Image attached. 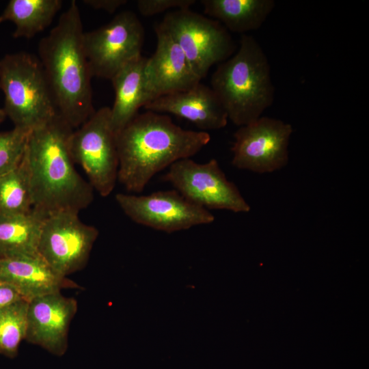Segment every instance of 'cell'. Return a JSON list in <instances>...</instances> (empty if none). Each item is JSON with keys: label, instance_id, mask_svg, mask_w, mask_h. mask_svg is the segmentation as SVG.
Listing matches in <instances>:
<instances>
[{"label": "cell", "instance_id": "obj_1", "mask_svg": "<svg viewBox=\"0 0 369 369\" xmlns=\"http://www.w3.org/2000/svg\"><path fill=\"white\" fill-rule=\"evenodd\" d=\"M73 128L58 113L32 130L23 161L30 184L33 209L43 217L79 212L94 200V189L77 172L69 140Z\"/></svg>", "mask_w": 369, "mask_h": 369}, {"label": "cell", "instance_id": "obj_2", "mask_svg": "<svg viewBox=\"0 0 369 369\" xmlns=\"http://www.w3.org/2000/svg\"><path fill=\"white\" fill-rule=\"evenodd\" d=\"M210 140L208 132L184 129L167 115L138 113L116 135L118 180L128 191L141 193L155 174L195 155Z\"/></svg>", "mask_w": 369, "mask_h": 369}, {"label": "cell", "instance_id": "obj_3", "mask_svg": "<svg viewBox=\"0 0 369 369\" xmlns=\"http://www.w3.org/2000/svg\"><path fill=\"white\" fill-rule=\"evenodd\" d=\"M83 33L80 11L74 0L38 44V57L58 113L73 129L94 112Z\"/></svg>", "mask_w": 369, "mask_h": 369}, {"label": "cell", "instance_id": "obj_4", "mask_svg": "<svg viewBox=\"0 0 369 369\" xmlns=\"http://www.w3.org/2000/svg\"><path fill=\"white\" fill-rule=\"evenodd\" d=\"M210 84L228 120L238 126L260 118L274 100L268 58L251 36L242 35L238 51L218 64Z\"/></svg>", "mask_w": 369, "mask_h": 369}, {"label": "cell", "instance_id": "obj_5", "mask_svg": "<svg viewBox=\"0 0 369 369\" xmlns=\"http://www.w3.org/2000/svg\"><path fill=\"white\" fill-rule=\"evenodd\" d=\"M0 89L3 109L15 128L31 131L59 113L42 64L31 53L8 54L0 60Z\"/></svg>", "mask_w": 369, "mask_h": 369}, {"label": "cell", "instance_id": "obj_6", "mask_svg": "<svg viewBox=\"0 0 369 369\" xmlns=\"http://www.w3.org/2000/svg\"><path fill=\"white\" fill-rule=\"evenodd\" d=\"M111 109L94 111L69 140L71 156L88 177L89 182L101 196L107 197L118 180L119 159L116 135L111 126Z\"/></svg>", "mask_w": 369, "mask_h": 369}, {"label": "cell", "instance_id": "obj_7", "mask_svg": "<svg viewBox=\"0 0 369 369\" xmlns=\"http://www.w3.org/2000/svg\"><path fill=\"white\" fill-rule=\"evenodd\" d=\"M161 23L175 39L201 79L213 65L228 59L234 51L232 37L219 22L189 9L170 12Z\"/></svg>", "mask_w": 369, "mask_h": 369}, {"label": "cell", "instance_id": "obj_8", "mask_svg": "<svg viewBox=\"0 0 369 369\" xmlns=\"http://www.w3.org/2000/svg\"><path fill=\"white\" fill-rule=\"evenodd\" d=\"M144 29L131 11L83 33V47L92 77L111 80L131 61L141 55Z\"/></svg>", "mask_w": 369, "mask_h": 369}, {"label": "cell", "instance_id": "obj_9", "mask_svg": "<svg viewBox=\"0 0 369 369\" xmlns=\"http://www.w3.org/2000/svg\"><path fill=\"white\" fill-rule=\"evenodd\" d=\"M78 213L60 211L42 222L38 256L59 275H68L83 269L98 236V229L84 223Z\"/></svg>", "mask_w": 369, "mask_h": 369}, {"label": "cell", "instance_id": "obj_10", "mask_svg": "<svg viewBox=\"0 0 369 369\" xmlns=\"http://www.w3.org/2000/svg\"><path fill=\"white\" fill-rule=\"evenodd\" d=\"M163 179L186 199L206 209L234 213L250 210L238 189L227 179L215 159L204 163L190 158L180 159L169 167Z\"/></svg>", "mask_w": 369, "mask_h": 369}, {"label": "cell", "instance_id": "obj_11", "mask_svg": "<svg viewBox=\"0 0 369 369\" xmlns=\"http://www.w3.org/2000/svg\"><path fill=\"white\" fill-rule=\"evenodd\" d=\"M115 201L135 223L172 233L211 223L214 215L183 197L176 190L159 191L146 195L118 193Z\"/></svg>", "mask_w": 369, "mask_h": 369}, {"label": "cell", "instance_id": "obj_12", "mask_svg": "<svg viewBox=\"0 0 369 369\" xmlns=\"http://www.w3.org/2000/svg\"><path fill=\"white\" fill-rule=\"evenodd\" d=\"M292 126L280 120L260 117L239 126L231 148L232 164L241 169L262 174L284 167L288 161Z\"/></svg>", "mask_w": 369, "mask_h": 369}, {"label": "cell", "instance_id": "obj_13", "mask_svg": "<svg viewBox=\"0 0 369 369\" xmlns=\"http://www.w3.org/2000/svg\"><path fill=\"white\" fill-rule=\"evenodd\" d=\"M77 311V301L63 296L61 292L31 299L25 340L55 355H63L68 348L69 327Z\"/></svg>", "mask_w": 369, "mask_h": 369}, {"label": "cell", "instance_id": "obj_14", "mask_svg": "<svg viewBox=\"0 0 369 369\" xmlns=\"http://www.w3.org/2000/svg\"><path fill=\"white\" fill-rule=\"evenodd\" d=\"M156 47L147 57L145 66L146 85L154 99L184 91L201 82L183 51L161 23L156 25ZM151 100V101H152Z\"/></svg>", "mask_w": 369, "mask_h": 369}, {"label": "cell", "instance_id": "obj_15", "mask_svg": "<svg viewBox=\"0 0 369 369\" xmlns=\"http://www.w3.org/2000/svg\"><path fill=\"white\" fill-rule=\"evenodd\" d=\"M144 108L185 119L204 132L225 127L228 120L215 92L201 82L190 89L159 96Z\"/></svg>", "mask_w": 369, "mask_h": 369}, {"label": "cell", "instance_id": "obj_16", "mask_svg": "<svg viewBox=\"0 0 369 369\" xmlns=\"http://www.w3.org/2000/svg\"><path fill=\"white\" fill-rule=\"evenodd\" d=\"M0 282L27 301L65 288H80L76 282L55 272L39 256L0 258Z\"/></svg>", "mask_w": 369, "mask_h": 369}, {"label": "cell", "instance_id": "obj_17", "mask_svg": "<svg viewBox=\"0 0 369 369\" xmlns=\"http://www.w3.org/2000/svg\"><path fill=\"white\" fill-rule=\"evenodd\" d=\"M147 57L142 55L131 61L111 79L115 100L111 109V126L117 135L152 99L148 92L145 66Z\"/></svg>", "mask_w": 369, "mask_h": 369}, {"label": "cell", "instance_id": "obj_18", "mask_svg": "<svg viewBox=\"0 0 369 369\" xmlns=\"http://www.w3.org/2000/svg\"><path fill=\"white\" fill-rule=\"evenodd\" d=\"M204 13L227 30L242 33L258 29L274 9L273 0H202Z\"/></svg>", "mask_w": 369, "mask_h": 369}, {"label": "cell", "instance_id": "obj_19", "mask_svg": "<svg viewBox=\"0 0 369 369\" xmlns=\"http://www.w3.org/2000/svg\"><path fill=\"white\" fill-rule=\"evenodd\" d=\"M44 218L33 209L26 214H0V258L38 256V243Z\"/></svg>", "mask_w": 369, "mask_h": 369}, {"label": "cell", "instance_id": "obj_20", "mask_svg": "<svg viewBox=\"0 0 369 369\" xmlns=\"http://www.w3.org/2000/svg\"><path fill=\"white\" fill-rule=\"evenodd\" d=\"M61 0H10L0 15V24L11 21L14 38H31L49 27L61 9Z\"/></svg>", "mask_w": 369, "mask_h": 369}, {"label": "cell", "instance_id": "obj_21", "mask_svg": "<svg viewBox=\"0 0 369 369\" xmlns=\"http://www.w3.org/2000/svg\"><path fill=\"white\" fill-rule=\"evenodd\" d=\"M32 210L29 176L22 159L17 167L0 176V214H26Z\"/></svg>", "mask_w": 369, "mask_h": 369}, {"label": "cell", "instance_id": "obj_22", "mask_svg": "<svg viewBox=\"0 0 369 369\" xmlns=\"http://www.w3.org/2000/svg\"><path fill=\"white\" fill-rule=\"evenodd\" d=\"M29 301L22 299L0 308V353L15 357L25 339Z\"/></svg>", "mask_w": 369, "mask_h": 369}, {"label": "cell", "instance_id": "obj_23", "mask_svg": "<svg viewBox=\"0 0 369 369\" xmlns=\"http://www.w3.org/2000/svg\"><path fill=\"white\" fill-rule=\"evenodd\" d=\"M30 132L14 127L11 131L0 133V176L19 165Z\"/></svg>", "mask_w": 369, "mask_h": 369}, {"label": "cell", "instance_id": "obj_24", "mask_svg": "<svg viewBox=\"0 0 369 369\" xmlns=\"http://www.w3.org/2000/svg\"><path fill=\"white\" fill-rule=\"evenodd\" d=\"M195 3V0H138L137 5L141 15L151 16L171 9H189Z\"/></svg>", "mask_w": 369, "mask_h": 369}, {"label": "cell", "instance_id": "obj_25", "mask_svg": "<svg viewBox=\"0 0 369 369\" xmlns=\"http://www.w3.org/2000/svg\"><path fill=\"white\" fill-rule=\"evenodd\" d=\"M22 299H25L15 288L4 282H0V308Z\"/></svg>", "mask_w": 369, "mask_h": 369}, {"label": "cell", "instance_id": "obj_26", "mask_svg": "<svg viewBox=\"0 0 369 369\" xmlns=\"http://www.w3.org/2000/svg\"><path fill=\"white\" fill-rule=\"evenodd\" d=\"M83 1L94 9L104 10L110 14L115 12L127 2L126 0H85Z\"/></svg>", "mask_w": 369, "mask_h": 369}, {"label": "cell", "instance_id": "obj_27", "mask_svg": "<svg viewBox=\"0 0 369 369\" xmlns=\"http://www.w3.org/2000/svg\"><path fill=\"white\" fill-rule=\"evenodd\" d=\"M6 118L5 113L3 109H0V124L4 121Z\"/></svg>", "mask_w": 369, "mask_h": 369}]
</instances>
